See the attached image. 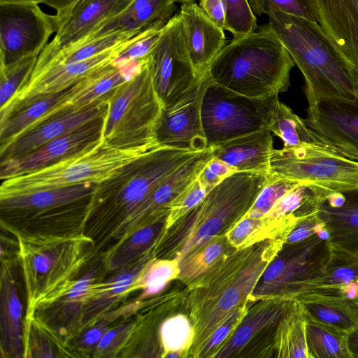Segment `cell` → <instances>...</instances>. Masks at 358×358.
Masks as SVG:
<instances>
[{
    "label": "cell",
    "instance_id": "obj_8",
    "mask_svg": "<svg viewBox=\"0 0 358 358\" xmlns=\"http://www.w3.org/2000/svg\"><path fill=\"white\" fill-rule=\"evenodd\" d=\"M268 173L329 192L358 187V161L320 146L274 149Z\"/></svg>",
    "mask_w": 358,
    "mask_h": 358
},
{
    "label": "cell",
    "instance_id": "obj_38",
    "mask_svg": "<svg viewBox=\"0 0 358 358\" xmlns=\"http://www.w3.org/2000/svg\"><path fill=\"white\" fill-rule=\"evenodd\" d=\"M165 24V22L157 24L136 35L122 49L115 62H142L157 41Z\"/></svg>",
    "mask_w": 358,
    "mask_h": 358
},
{
    "label": "cell",
    "instance_id": "obj_16",
    "mask_svg": "<svg viewBox=\"0 0 358 358\" xmlns=\"http://www.w3.org/2000/svg\"><path fill=\"white\" fill-rule=\"evenodd\" d=\"M97 183L87 182L0 199L6 218L33 220L88 208Z\"/></svg>",
    "mask_w": 358,
    "mask_h": 358
},
{
    "label": "cell",
    "instance_id": "obj_28",
    "mask_svg": "<svg viewBox=\"0 0 358 358\" xmlns=\"http://www.w3.org/2000/svg\"><path fill=\"white\" fill-rule=\"evenodd\" d=\"M306 314L294 299L280 320L275 332V348L278 357L308 358L306 340Z\"/></svg>",
    "mask_w": 358,
    "mask_h": 358
},
{
    "label": "cell",
    "instance_id": "obj_23",
    "mask_svg": "<svg viewBox=\"0 0 358 358\" xmlns=\"http://www.w3.org/2000/svg\"><path fill=\"white\" fill-rule=\"evenodd\" d=\"M341 192L342 203L331 207L322 200L317 215L331 248L358 256V187Z\"/></svg>",
    "mask_w": 358,
    "mask_h": 358
},
{
    "label": "cell",
    "instance_id": "obj_34",
    "mask_svg": "<svg viewBox=\"0 0 358 358\" xmlns=\"http://www.w3.org/2000/svg\"><path fill=\"white\" fill-rule=\"evenodd\" d=\"M37 57H29L10 65H0V108L10 101L30 76Z\"/></svg>",
    "mask_w": 358,
    "mask_h": 358
},
{
    "label": "cell",
    "instance_id": "obj_36",
    "mask_svg": "<svg viewBox=\"0 0 358 358\" xmlns=\"http://www.w3.org/2000/svg\"><path fill=\"white\" fill-rule=\"evenodd\" d=\"M255 15H266L277 9L285 13L317 22V15L313 0H248Z\"/></svg>",
    "mask_w": 358,
    "mask_h": 358
},
{
    "label": "cell",
    "instance_id": "obj_55",
    "mask_svg": "<svg viewBox=\"0 0 358 358\" xmlns=\"http://www.w3.org/2000/svg\"><path fill=\"white\" fill-rule=\"evenodd\" d=\"M354 74L356 80V84L358 88V70H354Z\"/></svg>",
    "mask_w": 358,
    "mask_h": 358
},
{
    "label": "cell",
    "instance_id": "obj_43",
    "mask_svg": "<svg viewBox=\"0 0 358 358\" xmlns=\"http://www.w3.org/2000/svg\"><path fill=\"white\" fill-rule=\"evenodd\" d=\"M234 172L236 171L228 164L213 157L198 178L206 186L213 189Z\"/></svg>",
    "mask_w": 358,
    "mask_h": 358
},
{
    "label": "cell",
    "instance_id": "obj_10",
    "mask_svg": "<svg viewBox=\"0 0 358 358\" xmlns=\"http://www.w3.org/2000/svg\"><path fill=\"white\" fill-rule=\"evenodd\" d=\"M148 58L164 107L177 101L201 78L192 64L178 13L166 23Z\"/></svg>",
    "mask_w": 358,
    "mask_h": 358
},
{
    "label": "cell",
    "instance_id": "obj_14",
    "mask_svg": "<svg viewBox=\"0 0 358 358\" xmlns=\"http://www.w3.org/2000/svg\"><path fill=\"white\" fill-rule=\"evenodd\" d=\"M306 124L332 150L358 161V94L324 100L308 108Z\"/></svg>",
    "mask_w": 358,
    "mask_h": 358
},
{
    "label": "cell",
    "instance_id": "obj_47",
    "mask_svg": "<svg viewBox=\"0 0 358 358\" xmlns=\"http://www.w3.org/2000/svg\"><path fill=\"white\" fill-rule=\"evenodd\" d=\"M200 7L206 14L224 30V6L222 0H200Z\"/></svg>",
    "mask_w": 358,
    "mask_h": 358
},
{
    "label": "cell",
    "instance_id": "obj_12",
    "mask_svg": "<svg viewBox=\"0 0 358 358\" xmlns=\"http://www.w3.org/2000/svg\"><path fill=\"white\" fill-rule=\"evenodd\" d=\"M130 41L84 61L52 65L32 71L10 101L0 108V125L36 101L67 89L90 73L114 62Z\"/></svg>",
    "mask_w": 358,
    "mask_h": 358
},
{
    "label": "cell",
    "instance_id": "obj_29",
    "mask_svg": "<svg viewBox=\"0 0 358 358\" xmlns=\"http://www.w3.org/2000/svg\"><path fill=\"white\" fill-rule=\"evenodd\" d=\"M268 129L282 140L285 148L315 145L332 150L306 124L304 119L280 101Z\"/></svg>",
    "mask_w": 358,
    "mask_h": 358
},
{
    "label": "cell",
    "instance_id": "obj_20",
    "mask_svg": "<svg viewBox=\"0 0 358 358\" xmlns=\"http://www.w3.org/2000/svg\"><path fill=\"white\" fill-rule=\"evenodd\" d=\"M317 22L358 70V0H313Z\"/></svg>",
    "mask_w": 358,
    "mask_h": 358
},
{
    "label": "cell",
    "instance_id": "obj_19",
    "mask_svg": "<svg viewBox=\"0 0 358 358\" xmlns=\"http://www.w3.org/2000/svg\"><path fill=\"white\" fill-rule=\"evenodd\" d=\"M178 15L196 74L201 78L226 43L224 29L194 2L182 4Z\"/></svg>",
    "mask_w": 358,
    "mask_h": 358
},
{
    "label": "cell",
    "instance_id": "obj_2",
    "mask_svg": "<svg viewBox=\"0 0 358 358\" xmlns=\"http://www.w3.org/2000/svg\"><path fill=\"white\" fill-rule=\"evenodd\" d=\"M295 65L269 24L226 42L211 62V80L254 99L278 96L289 86Z\"/></svg>",
    "mask_w": 358,
    "mask_h": 358
},
{
    "label": "cell",
    "instance_id": "obj_31",
    "mask_svg": "<svg viewBox=\"0 0 358 358\" xmlns=\"http://www.w3.org/2000/svg\"><path fill=\"white\" fill-rule=\"evenodd\" d=\"M354 282H358V256L331 248L322 273L310 282L304 293L326 294Z\"/></svg>",
    "mask_w": 358,
    "mask_h": 358
},
{
    "label": "cell",
    "instance_id": "obj_9",
    "mask_svg": "<svg viewBox=\"0 0 358 358\" xmlns=\"http://www.w3.org/2000/svg\"><path fill=\"white\" fill-rule=\"evenodd\" d=\"M331 254L328 240L317 234L295 243H284L266 268L263 284L268 285V293L275 297L295 299L320 275Z\"/></svg>",
    "mask_w": 358,
    "mask_h": 358
},
{
    "label": "cell",
    "instance_id": "obj_27",
    "mask_svg": "<svg viewBox=\"0 0 358 358\" xmlns=\"http://www.w3.org/2000/svg\"><path fill=\"white\" fill-rule=\"evenodd\" d=\"M98 266L76 280L71 288L53 303L43 308L50 326L64 329L76 318H80L95 280ZM43 310V309H42Z\"/></svg>",
    "mask_w": 358,
    "mask_h": 358
},
{
    "label": "cell",
    "instance_id": "obj_25",
    "mask_svg": "<svg viewBox=\"0 0 358 358\" xmlns=\"http://www.w3.org/2000/svg\"><path fill=\"white\" fill-rule=\"evenodd\" d=\"M308 319L335 327L348 334L358 326V313L352 301L313 292L295 298Z\"/></svg>",
    "mask_w": 358,
    "mask_h": 358
},
{
    "label": "cell",
    "instance_id": "obj_21",
    "mask_svg": "<svg viewBox=\"0 0 358 358\" xmlns=\"http://www.w3.org/2000/svg\"><path fill=\"white\" fill-rule=\"evenodd\" d=\"M17 270L12 261L1 259L0 291L1 352L6 358L22 357V305L18 294Z\"/></svg>",
    "mask_w": 358,
    "mask_h": 358
},
{
    "label": "cell",
    "instance_id": "obj_52",
    "mask_svg": "<svg viewBox=\"0 0 358 358\" xmlns=\"http://www.w3.org/2000/svg\"><path fill=\"white\" fill-rule=\"evenodd\" d=\"M34 2L40 3L39 0H0L1 3H27Z\"/></svg>",
    "mask_w": 358,
    "mask_h": 358
},
{
    "label": "cell",
    "instance_id": "obj_37",
    "mask_svg": "<svg viewBox=\"0 0 358 358\" xmlns=\"http://www.w3.org/2000/svg\"><path fill=\"white\" fill-rule=\"evenodd\" d=\"M299 185L300 183L269 174L268 181L259 192L247 215L255 218H264L280 197Z\"/></svg>",
    "mask_w": 358,
    "mask_h": 358
},
{
    "label": "cell",
    "instance_id": "obj_7",
    "mask_svg": "<svg viewBox=\"0 0 358 358\" xmlns=\"http://www.w3.org/2000/svg\"><path fill=\"white\" fill-rule=\"evenodd\" d=\"M278 101V96L248 97L214 83L210 78L203 95L201 108L207 148L268 129Z\"/></svg>",
    "mask_w": 358,
    "mask_h": 358
},
{
    "label": "cell",
    "instance_id": "obj_39",
    "mask_svg": "<svg viewBox=\"0 0 358 358\" xmlns=\"http://www.w3.org/2000/svg\"><path fill=\"white\" fill-rule=\"evenodd\" d=\"M176 266L169 261H157L149 264L141 272L134 285L143 289L145 295L161 291L175 274Z\"/></svg>",
    "mask_w": 358,
    "mask_h": 358
},
{
    "label": "cell",
    "instance_id": "obj_32",
    "mask_svg": "<svg viewBox=\"0 0 358 358\" xmlns=\"http://www.w3.org/2000/svg\"><path fill=\"white\" fill-rule=\"evenodd\" d=\"M347 336L346 333L335 327L306 317L308 358H352Z\"/></svg>",
    "mask_w": 358,
    "mask_h": 358
},
{
    "label": "cell",
    "instance_id": "obj_53",
    "mask_svg": "<svg viewBox=\"0 0 358 358\" xmlns=\"http://www.w3.org/2000/svg\"><path fill=\"white\" fill-rule=\"evenodd\" d=\"M176 3H180L182 4L183 3H194L196 0H173Z\"/></svg>",
    "mask_w": 358,
    "mask_h": 358
},
{
    "label": "cell",
    "instance_id": "obj_3",
    "mask_svg": "<svg viewBox=\"0 0 358 358\" xmlns=\"http://www.w3.org/2000/svg\"><path fill=\"white\" fill-rule=\"evenodd\" d=\"M199 152L159 146L126 164L96 184L85 225L106 227L108 241L115 238L155 190Z\"/></svg>",
    "mask_w": 358,
    "mask_h": 358
},
{
    "label": "cell",
    "instance_id": "obj_48",
    "mask_svg": "<svg viewBox=\"0 0 358 358\" xmlns=\"http://www.w3.org/2000/svg\"><path fill=\"white\" fill-rule=\"evenodd\" d=\"M128 328V326H120L107 331L97 346L99 351L105 352L117 345L123 339Z\"/></svg>",
    "mask_w": 358,
    "mask_h": 358
},
{
    "label": "cell",
    "instance_id": "obj_5",
    "mask_svg": "<svg viewBox=\"0 0 358 358\" xmlns=\"http://www.w3.org/2000/svg\"><path fill=\"white\" fill-rule=\"evenodd\" d=\"M155 148L157 147H116L108 144L103 138L52 165L2 180L0 199L87 182L99 183Z\"/></svg>",
    "mask_w": 358,
    "mask_h": 358
},
{
    "label": "cell",
    "instance_id": "obj_6",
    "mask_svg": "<svg viewBox=\"0 0 358 358\" xmlns=\"http://www.w3.org/2000/svg\"><path fill=\"white\" fill-rule=\"evenodd\" d=\"M103 138L120 148L160 146L157 129L164 104L152 80L148 56L139 70L108 99Z\"/></svg>",
    "mask_w": 358,
    "mask_h": 358
},
{
    "label": "cell",
    "instance_id": "obj_17",
    "mask_svg": "<svg viewBox=\"0 0 358 358\" xmlns=\"http://www.w3.org/2000/svg\"><path fill=\"white\" fill-rule=\"evenodd\" d=\"M111 92L83 108L66 111L42 122L12 142L0 147L1 161L27 155L81 125L106 115L108 108V99Z\"/></svg>",
    "mask_w": 358,
    "mask_h": 358
},
{
    "label": "cell",
    "instance_id": "obj_46",
    "mask_svg": "<svg viewBox=\"0 0 358 358\" xmlns=\"http://www.w3.org/2000/svg\"><path fill=\"white\" fill-rule=\"evenodd\" d=\"M107 331V324L101 322L85 331L78 339V345L84 349H91L98 346L103 335Z\"/></svg>",
    "mask_w": 358,
    "mask_h": 358
},
{
    "label": "cell",
    "instance_id": "obj_15",
    "mask_svg": "<svg viewBox=\"0 0 358 358\" xmlns=\"http://www.w3.org/2000/svg\"><path fill=\"white\" fill-rule=\"evenodd\" d=\"M106 115L81 125L27 155L1 161V180L52 165L100 141L103 138Z\"/></svg>",
    "mask_w": 358,
    "mask_h": 358
},
{
    "label": "cell",
    "instance_id": "obj_51",
    "mask_svg": "<svg viewBox=\"0 0 358 358\" xmlns=\"http://www.w3.org/2000/svg\"><path fill=\"white\" fill-rule=\"evenodd\" d=\"M348 346L352 358H358V326L348 334Z\"/></svg>",
    "mask_w": 358,
    "mask_h": 358
},
{
    "label": "cell",
    "instance_id": "obj_50",
    "mask_svg": "<svg viewBox=\"0 0 358 358\" xmlns=\"http://www.w3.org/2000/svg\"><path fill=\"white\" fill-rule=\"evenodd\" d=\"M78 0H39L40 3H45L56 10L55 19L58 20L63 17Z\"/></svg>",
    "mask_w": 358,
    "mask_h": 358
},
{
    "label": "cell",
    "instance_id": "obj_22",
    "mask_svg": "<svg viewBox=\"0 0 358 358\" xmlns=\"http://www.w3.org/2000/svg\"><path fill=\"white\" fill-rule=\"evenodd\" d=\"M213 148V156L236 171L268 173L274 150L273 135L262 129L227 141Z\"/></svg>",
    "mask_w": 358,
    "mask_h": 358
},
{
    "label": "cell",
    "instance_id": "obj_18",
    "mask_svg": "<svg viewBox=\"0 0 358 358\" xmlns=\"http://www.w3.org/2000/svg\"><path fill=\"white\" fill-rule=\"evenodd\" d=\"M134 1L78 0L63 17L55 20V36L45 48L57 51L80 41L104 22L126 10Z\"/></svg>",
    "mask_w": 358,
    "mask_h": 358
},
{
    "label": "cell",
    "instance_id": "obj_44",
    "mask_svg": "<svg viewBox=\"0 0 358 358\" xmlns=\"http://www.w3.org/2000/svg\"><path fill=\"white\" fill-rule=\"evenodd\" d=\"M262 219L263 218L252 217L246 214L235 223L229 233V238L234 243H242L252 233Z\"/></svg>",
    "mask_w": 358,
    "mask_h": 358
},
{
    "label": "cell",
    "instance_id": "obj_26",
    "mask_svg": "<svg viewBox=\"0 0 358 358\" xmlns=\"http://www.w3.org/2000/svg\"><path fill=\"white\" fill-rule=\"evenodd\" d=\"M83 80L84 78L67 89L36 101L12 116L6 122L0 126V147L12 142L37 125L60 103L71 97L81 87Z\"/></svg>",
    "mask_w": 358,
    "mask_h": 358
},
{
    "label": "cell",
    "instance_id": "obj_30",
    "mask_svg": "<svg viewBox=\"0 0 358 358\" xmlns=\"http://www.w3.org/2000/svg\"><path fill=\"white\" fill-rule=\"evenodd\" d=\"M143 267V263L130 266L100 285L94 284L81 318L84 322L93 320L117 298L134 286Z\"/></svg>",
    "mask_w": 358,
    "mask_h": 358
},
{
    "label": "cell",
    "instance_id": "obj_35",
    "mask_svg": "<svg viewBox=\"0 0 358 358\" xmlns=\"http://www.w3.org/2000/svg\"><path fill=\"white\" fill-rule=\"evenodd\" d=\"M224 6V30L234 37L255 31L257 18L248 0H222Z\"/></svg>",
    "mask_w": 358,
    "mask_h": 358
},
{
    "label": "cell",
    "instance_id": "obj_41",
    "mask_svg": "<svg viewBox=\"0 0 358 358\" xmlns=\"http://www.w3.org/2000/svg\"><path fill=\"white\" fill-rule=\"evenodd\" d=\"M211 189L197 178L173 203L168 220L174 221L185 216L197 206Z\"/></svg>",
    "mask_w": 358,
    "mask_h": 358
},
{
    "label": "cell",
    "instance_id": "obj_40",
    "mask_svg": "<svg viewBox=\"0 0 358 358\" xmlns=\"http://www.w3.org/2000/svg\"><path fill=\"white\" fill-rule=\"evenodd\" d=\"M162 342L166 351L175 352L183 349L192 334L190 324L182 315L166 320L161 327Z\"/></svg>",
    "mask_w": 358,
    "mask_h": 358
},
{
    "label": "cell",
    "instance_id": "obj_13",
    "mask_svg": "<svg viewBox=\"0 0 358 358\" xmlns=\"http://www.w3.org/2000/svg\"><path fill=\"white\" fill-rule=\"evenodd\" d=\"M210 80L207 72L177 101L163 107L156 134L160 146L190 152H199L207 148L201 108Z\"/></svg>",
    "mask_w": 358,
    "mask_h": 358
},
{
    "label": "cell",
    "instance_id": "obj_45",
    "mask_svg": "<svg viewBox=\"0 0 358 358\" xmlns=\"http://www.w3.org/2000/svg\"><path fill=\"white\" fill-rule=\"evenodd\" d=\"M240 312L236 310L231 313L229 319H226L222 324L219 326L210 336V339L206 343L204 351L208 352L217 347L228 336L231 329L235 325L239 318Z\"/></svg>",
    "mask_w": 358,
    "mask_h": 358
},
{
    "label": "cell",
    "instance_id": "obj_54",
    "mask_svg": "<svg viewBox=\"0 0 358 358\" xmlns=\"http://www.w3.org/2000/svg\"><path fill=\"white\" fill-rule=\"evenodd\" d=\"M352 303L354 305V306L355 307V308H356V310H357V313H358V297L357 299L352 300Z\"/></svg>",
    "mask_w": 358,
    "mask_h": 358
},
{
    "label": "cell",
    "instance_id": "obj_49",
    "mask_svg": "<svg viewBox=\"0 0 358 358\" xmlns=\"http://www.w3.org/2000/svg\"><path fill=\"white\" fill-rule=\"evenodd\" d=\"M223 252L222 244L220 242L211 243L206 246L202 252H200L198 257L199 266L206 267L213 263Z\"/></svg>",
    "mask_w": 358,
    "mask_h": 358
},
{
    "label": "cell",
    "instance_id": "obj_1",
    "mask_svg": "<svg viewBox=\"0 0 358 358\" xmlns=\"http://www.w3.org/2000/svg\"><path fill=\"white\" fill-rule=\"evenodd\" d=\"M266 15L304 77L308 108L324 100L352 99L358 94L352 66L318 22L277 9Z\"/></svg>",
    "mask_w": 358,
    "mask_h": 358
},
{
    "label": "cell",
    "instance_id": "obj_42",
    "mask_svg": "<svg viewBox=\"0 0 358 358\" xmlns=\"http://www.w3.org/2000/svg\"><path fill=\"white\" fill-rule=\"evenodd\" d=\"M314 234H317L324 239H328L329 237L328 232L324 229L317 211L296 222L287 235L285 243H295Z\"/></svg>",
    "mask_w": 358,
    "mask_h": 358
},
{
    "label": "cell",
    "instance_id": "obj_4",
    "mask_svg": "<svg viewBox=\"0 0 358 358\" xmlns=\"http://www.w3.org/2000/svg\"><path fill=\"white\" fill-rule=\"evenodd\" d=\"M17 238L27 300L24 324L73 285L89 255L92 240L85 235H57L20 230L5 224Z\"/></svg>",
    "mask_w": 358,
    "mask_h": 358
},
{
    "label": "cell",
    "instance_id": "obj_33",
    "mask_svg": "<svg viewBox=\"0 0 358 358\" xmlns=\"http://www.w3.org/2000/svg\"><path fill=\"white\" fill-rule=\"evenodd\" d=\"M162 223H153L135 231L109 254L108 267L110 269H118L125 267L151 245Z\"/></svg>",
    "mask_w": 358,
    "mask_h": 358
},
{
    "label": "cell",
    "instance_id": "obj_11",
    "mask_svg": "<svg viewBox=\"0 0 358 358\" xmlns=\"http://www.w3.org/2000/svg\"><path fill=\"white\" fill-rule=\"evenodd\" d=\"M54 15L34 2L0 4V65L38 57L55 33Z\"/></svg>",
    "mask_w": 358,
    "mask_h": 358
},
{
    "label": "cell",
    "instance_id": "obj_24",
    "mask_svg": "<svg viewBox=\"0 0 358 358\" xmlns=\"http://www.w3.org/2000/svg\"><path fill=\"white\" fill-rule=\"evenodd\" d=\"M175 3L173 0H134L126 10L104 22L78 43L120 31L141 32L157 24L166 23L173 16Z\"/></svg>",
    "mask_w": 358,
    "mask_h": 358
}]
</instances>
